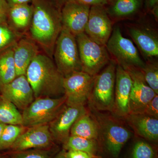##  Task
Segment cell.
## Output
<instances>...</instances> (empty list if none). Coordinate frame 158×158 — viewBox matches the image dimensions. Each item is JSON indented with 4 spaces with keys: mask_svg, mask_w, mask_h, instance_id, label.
Wrapping results in <instances>:
<instances>
[{
    "mask_svg": "<svg viewBox=\"0 0 158 158\" xmlns=\"http://www.w3.org/2000/svg\"><path fill=\"white\" fill-rule=\"evenodd\" d=\"M31 37L52 58L62 29L61 7L57 0H32Z\"/></svg>",
    "mask_w": 158,
    "mask_h": 158,
    "instance_id": "6da1fadb",
    "label": "cell"
},
{
    "mask_svg": "<svg viewBox=\"0 0 158 158\" xmlns=\"http://www.w3.org/2000/svg\"><path fill=\"white\" fill-rule=\"evenodd\" d=\"M25 75L35 99L58 98L64 95V77L52 59L47 55L38 54L29 65Z\"/></svg>",
    "mask_w": 158,
    "mask_h": 158,
    "instance_id": "7a4b0ae2",
    "label": "cell"
},
{
    "mask_svg": "<svg viewBox=\"0 0 158 158\" xmlns=\"http://www.w3.org/2000/svg\"><path fill=\"white\" fill-rule=\"evenodd\" d=\"M87 108L97 125V141L99 151L105 152L111 158H118L123 148L132 136V131L123 118L88 106Z\"/></svg>",
    "mask_w": 158,
    "mask_h": 158,
    "instance_id": "3957f363",
    "label": "cell"
},
{
    "mask_svg": "<svg viewBox=\"0 0 158 158\" xmlns=\"http://www.w3.org/2000/svg\"><path fill=\"white\" fill-rule=\"evenodd\" d=\"M116 62L111 59L96 75L88 102V106L100 112L113 113L115 100Z\"/></svg>",
    "mask_w": 158,
    "mask_h": 158,
    "instance_id": "277c9868",
    "label": "cell"
},
{
    "mask_svg": "<svg viewBox=\"0 0 158 158\" xmlns=\"http://www.w3.org/2000/svg\"><path fill=\"white\" fill-rule=\"evenodd\" d=\"M66 101L65 95L58 98H35L23 111L22 125L28 128L49 124L65 106Z\"/></svg>",
    "mask_w": 158,
    "mask_h": 158,
    "instance_id": "5b68a950",
    "label": "cell"
},
{
    "mask_svg": "<svg viewBox=\"0 0 158 158\" xmlns=\"http://www.w3.org/2000/svg\"><path fill=\"white\" fill-rule=\"evenodd\" d=\"M53 56L56 66L64 77L82 71L76 38L65 29L62 28L57 38Z\"/></svg>",
    "mask_w": 158,
    "mask_h": 158,
    "instance_id": "8992f818",
    "label": "cell"
},
{
    "mask_svg": "<svg viewBox=\"0 0 158 158\" xmlns=\"http://www.w3.org/2000/svg\"><path fill=\"white\" fill-rule=\"evenodd\" d=\"M82 71L94 76L109 64L111 57L106 45L90 39L85 32L76 37Z\"/></svg>",
    "mask_w": 158,
    "mask_h": 158,
    "instance_id": "52a82bcc",
    "label": "cell"
},
{
    "mask_svg": "<svg viewBox=\"0 0 158 158\" xmlns=\"http://www.w3.org/2000/svg\"><path fill=\"white\" fill-rule=\"evenodd\" d=\"M106 48L117 65L125 69H142L145 65L137 48L131 40L123 37L120 28L116 26L106 44Z\"/></svg>",
    "mask_w": 158,
    "mask_h": 158,
    "instance_id": "ba28073f",
    "label": "cell"
},
{
    "mask_svg": "<svg viewBox=\"0 0 158 158\" xmlns=\"http://www.w3.org/2000/svg\"><path fill=\"white\" fill-rule=\"evenodd\" d=\"M94 78V76L82 71L75 72L64 77L65 104L69 106H85L93 88Z\"/></svg>",
    "mask_w": 158,
    "mask_h": 158,
    "instance_id": "9c48e42d",
    "label": "cell"
},
{
    "mask_svg": "<svg viewBox=\"0 0 158 158\" xmlns=\"http://www.w3.org/2000/svg\"><path fill=\"white\" fill-rule=\"evenodd\" d=\"M88 112V108L85 106H69L65 104L56 117L48 124L54 141L64 144L70 136L74 123Z\"/></svg>",
    "mask_w": 158,
    "mask_h": 158,
    "instance_id": "30bf717a",
    "label": "cell"
},
{
    "mask_svg": "<svg viewBox=\"0 0 158 158\" xmlns=\"http://www.w3.org/2000/svg\"><path fill=\"white\" fill-rule=\"evenodd\" d=\"M113 30L112 21L105 6H91L85 34L98 44L106 45Z\"/></svg>",
    "mask_w": 158,
    "mask_h": 158,
    "instance_id": "8fae6325",
    "label": "cell"
},
{
    "mask_svg": "<svg viewBox=\"0 0 158 158\" xmlns=\"http://www.w3.org/2000/svg\"><path fill=\"white\" fill-rule=\"evenodd\" d=\"M132 81L130 98V113H143L144 109L156 94L148 85L141 69L135 68L126 69Z\"/></svg>",
    "mask_w": 158,
    "mask_h": 158,
    "instance_id": "7c38bea8",
    "label": "cell"
},
{
    "mask_svg": "<svg viewBox=\"0 0 158 158\" xmlns=\"http://www.w3.org/2000/svg\"><path fill=\"white\" fill-rule=\"evenodd\" d=\"M91 6L75 2H68L61 7L62 28L76 36L85 32Z\"/></svg>",
    "mask_w": 158,
    "mask_h": 158,
    "instance_id": "4fadbf2b",
    "label": "cell"
},
{
    "mask_svg": "<svg viewBox=\"0 0 158 158\" xmlns=\"http://www.w3.org/2000/svg\"><path fill=\"white\" fill-rule=\"evenodd\" d=\"M2 98L23 111L35 99L34 92L25 75L16 77L0 88Z\"/></svg>",
    "mask_w": 158,
    "mask_h": 158,
    "instance_id": "5bb4252c",
    "label": "cell"
},
{
    "mask_svg": "<svg viewBox=\"0 0 158 158\" xmlns=\"http://www.w3.org/2000/svg\"><path fill=\"white\" fill-rule=\"evenodd\" d=\"M53 141L48 124L36 126L27 128L18 137L11 149L15 152L31 148L43 149L50 146Z\"/></svg>",
    "mask_w": 158,
    "mask_h": 158,
    "instance_id": "9a60e30c",
    "label": "cell"
},
{
    "mask_svg": "<svg viewBox=\"0 0 158 158\" xmlns=\"http://www.w3.org/2000/svg\"><path fill=\"white\" fill-rule=\"evenodd\" d=\"M132 81L127 70L116 65L115 100L113 113L114 116L123 118L130 113V98Z\"/></svg>",
    "mask_w": 158,
    "mask_h": 158,
    "instance_id": "2e32d148",
    "label": "cell"
},
{
    "mask_svg": "<svg viewBox=\"0 0 158 158\" xmlns=\"http://www.w3.org/2000/svg\"><path fill=\"white\" fill-rule=\"evenodd\" d=\"M130 35L147 61L158 56V34L153 29L143 26H132L128 29Z\"/></svg>",
    "mask_w": 158,
    "mask_h": 158,
    "instance_id": "e0dca14e",
    "label": "cell"
},
{
    "mask_svg": "<svg viewBox=\"0 0 158 158\" xmlns=\"http://www.w3.org/2000/svg\"><path fill=\"white\" fill-rule=\"evenodd\" d=\"M134 134L148 141H158V119L144 113L129 114L123 118Z\"/></svg>",
    "mask_w": 158,
    "mask_h": 158,
    "instance_id": "ac0fdd59",
    "label": "cell"
},
{
    "mask_svg": "<svg viewBox=\"0 0 158 158\" xmlns=\"http://www.w3.org/2000/svg\"><path fill=\"white\" fill-rule=\"evenodd\" d=\"M13 49L16 76L25 75L31 62L39 54V46L31 37H22Z\"/></svg>",
    "mask_w": 158,
    "mask_h": 158,
    "instance_id": "d6986e66",
    "label": "cell"
},
{
    "mask_svg": "<svg viewBox=\"0 0 158 158\" xmlns=\"http://www.w3.org/2000/svg\"><path fill=\"white\" fill-rule=\"evenodd\" d=\"M33 15L31 4H24L10 6L7 16V23L19 34L29 29Z\"/></svg>",
    "mask_w": 158,
    "mask_h": 158,
    "instance_id": "ffe728a7",
    "label": "cell"
},
{
    "mask_svg": "<svg viewBox=\"0 0 158 158\" xmlns=\"http://www.w3.org/2000/svg\"><path fill=\"white\" fill-rule=\"evenodd\" d=\"M70 135L97 141L98 137L97 125L88 110V113L81 116L74 123L71 129Z\"/></svg>",
    "mask_w": 158,
    "mask_h": 158,
    "instance_id": "44dd1931",
    "label": "cell"
},
{
    "mask_svg": "<svg viewBox=\"0 0 158 158\" xmlns=\"http://www.w3.org/2000/svg\"><path fill=\"white\" fill-rule=\"evenodd\" d=\"M16 77L12 47L0 52V88L12 81Z\"/></svg>",
    "mask_w": 158,
    "mask_h": 158,
    "instance_id": "7402d4cb",
    "label": "cell"
},
{
    "mask_svg": "<svg viewBox=\"0 0 158 158\" xmlns=\"http://www.w3.org/2000/svg\"><path fill=\"white\" fill-rule=\"evenodd\" d=\"M143 0H114L108 9L109 15L115 18L128 17L135 14L142 6Z\"/></svg>",
    "mask_w": 158,
    "mask_h": 158,
    "instance_id": "603a6c76",
    "label": "cell"
},
{
    "mask_svg": "<svg viewBox=\"0 0 158 158\" xmlns=\"http://www.w3.org/2000/svg\"><path fill=\"white\" fill-rule=\"evenodd\" d=\"M63 144L65 150H73L97 155L99 151L96 140L87 139L78 136L70 135Z\"/></svg>",
    "mask_w": 158,
    "mask_h": 158,
    "instance_id": "cb8c5ba5",
    "label": "cell"
},
{
    "mask_svg": "<svg viewBox=\"0 0 158 158\" xmlns=\"http://www.w3.org/2000/svg\"><path fill=\"white\" fill-rule=\"evenodd\" d=\"M0 123L22 125V116L13 104L2 98L0 100Z\"/></svg>",
    "mask_w": 158,
    "mask_h": 158,
    "instance_id": "d4e9b609",
    "label": "cell"
},
{
    "mask_svg": "<svg viewBox=\"0 0 158 158\" xmlns=\"http://www.w3.org/2000/svg\"><path fill=\"white\" fill-rule=\"evenodd\" d=\"M27 128L20 125H6L0 139V151L11 148Z\"/></svg>",
    "mask_w": 158,
    "mask_h": 158,
    "instance_id": "484cf974",
    "label": "cell"
},
{
    "mask_svg": "<svg viewBox=\"0 0 158 158\" xmlns=\"http://www.w3.org/2000/svg\"><path fill=\"white\" fill-rule=\"evenodd\" d=\"M22 35L15 31L8 23L0 24V52L13 47Z\"/></svg>",
    "mask_w": 158,
    "mask_h": 158,
    "instance_id": "4316f807",
    "label": "cell"
},
{
    "mask_svg": "<svg viewBox=\"0 0 158 158\" xmlns=\"http://www.w3.org/2000/svg\"><path fill=\"white\" fill-rule=\"evenodd\" d=\"M156 151L148 141L138 140L133 146L131 158H156Z\"/></svg>",
    "mask_w": 158,
    "mask_h": 158,
    "instance_id": "83f0119b",
    "label": "cell"
},
{
    "mask_svg": "<svg viewBox=\"0 0 158 158\" xmlns=\"http://www.w3.org/2000/svg\"><path fill=\"white\" fill-rule=\"evenodd\" d=\"M148 85L158 94V65L154 61H147L141 69Z\"/></svg>",
    "mask_w": 158,
    "mask_h": 158,
    "instance_id": "f1b7e54d",
    "label": "cell"
},
{
    "mask_svg": "<svg viewBox=\"0 0 158 158\" xmlns=\"http://www.w3.org/2000/svg\"><path fill=\"white\" fill-rule=\"evenodd\" d=\"M50 156L47 151L43 149H35L17 152L11 158H50Z\"/></svg>",
    "mask_w": 158,
    "mask_h": 158,
    "instance_id": "f546056e",
    "label": "cell"
},
{
    "mask_svg": "<svg viewBox=\"0 0 158 158\" xmlns=\"http://www.w3.org/2000/svg\"><path fill=\"white\" fill-rule=\"evenodd\" d=\"M143 113L158 119V95L156 94L148 104Z\"/></svg>",
    "mask_w": 158,
    "mask_h": 158,
    "instance_id": "4dcf8cb0",
    "label": "cell"
},
{
    "mask_svg": "<svg viewBox=\"0 0 158 158\" xmlns=\"http://www.w3.org/2000/svg\"><path fill=\"white\" fill-rule=\"evenodd\" d=\"M59 5L62 7V5L68 2H75L82 3L90 6H105L107 5L110 0H57Z\"/></svg>",
    "mask_w": 158,
    "mask_h": 158,
    "instance_id": "1f68e13d",
    "label": "cell"
},
{
    "mask_svg": "<svg viewBox=\"0 0 158 158\" xmlns=\"http://www.w3.org/2000/svg\"><path fill=\"white\" fill-rule=\"evenodd\" d=\"M65 156L66 158H102L100 156L93 154L81 151L69 150L66 152Z\"/></svg>",
    "mask_w": 158,
    "mask_h": 158,
    "instance_id": "d6a6232c",
    "label": "cell"
},
{
    "mask_svg": "<svg viewBox=\"0 0 158 158\" xmlns=\"http://www.w3.org/2000/svg\"><path fill=\"white\" fill-rule=\"evenodd\" d=\"M9 7L6 0H0V24L7 23Z\"/></svg>",
    "mask_w": 158,
    "mask_h": 158,
    "instance_id": "836d02e7",
    "label": "cell"
},
{
    "mask_svg": "<svg viewBox=\"0 0 158 158\" xmlns=\"http://www.w3.org/2000/svg\"><path fill=\"white\" fill-rule=\"evenodd\" d=\"M9 7L20 4H29L32 0H6Z\"/></svg>",
    "mask_w": 158,
    "mask_h": 158,
    "instance_id": "e575fe53",
    "label": "cell"
},
{
    "mask_svg": "<svg viewBox=\"0 0 158 158\" xmlns=\"http://www.w3.org/2000/svg\"><path fill=\"white\" fill-rule=\"evenodd\" d=\"M158 4V0H146V7L149 10H152Z\"/></svg>",
    "mask_w": 158,
    "mask_h": 158,
    "instance_id": "d590c367",
    "label": "cell"
},
{
    "mask_svg": "<svg viewBox=\"0 0 158 158\" xmlns=\"http://www.w3.org/2000/svg\"><path fill=\"white\" fill-rule=\"evenodd\" d=\"M65 150L63 149L57 155L55 158H66L65 156Z\"/></svg>",
    "mask_w": 158,
    "mask_h": 158,
    "instance_id": "8d00e7d4",
    "label": "cell"
},
{
    "mask_svg": "<svg viewBox=\"0 0 158 158\" xmlns=\"http://www.w3.org/2000/svg\"><path fill=\"white\" fill-rule=\"evenodd\" d=\"M158 6H156L152 10V11L153 14L154 15L155 17L156 18H158Z\"/></svg>",
    "mask_w": 158,
    "mask_h": 158,
    "instance_id": "74e56055",
    "label": "cell"
},
{
    "mask_svg": "<svg viewBox=\"0 0 158 158\" xmlns=\"http://www.w3.org/2000/svg\"><path fill=\"white\" fill-rule=\"evenodd\" d=\"M5 126H6V124L0 123V139H1V136H2V133L3 131L4 130Z\"/></svg>",
    "mask_w": 158,
    "mask_h": 158,
    "instance_id": "f35d334b",
    "label": "cell"
}]
</instances>
